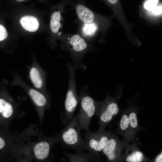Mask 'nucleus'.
Instances as JSON below:
<instances>
[{
	"instance_id": "a878e982",
	"label": "nucleus",
	"mask_w": 162,
	"mask_h": 162,
	"mask_svg": "<svg viewBox=\"0 0 162 162\" xmlns=\"http://www.w3.org/2000/svg\"><path fill=\"white\" fill-rule=\"evenodd\" d=\"M15 1L18 2H21L27 0H15Z\"/></svg>"
},
{
	"instance_id": "f03ea898",
	"label": "nucleus",
	"mask_w": 162,
	"mask_h": 162,
	"mask_svg": "<svg viewBox=\"0 0 162 162\" xmlns=\"http://www.w3.org/2000/svg\"><path fill=\"white\" fill-rule=\"evenodd\" d=\"M67 66L69 71V77L62 117L64 123L65 124L73 118L74 112L79 102V96L77 92L75 75L76 68L70 62L67 64Z\"/></svg>"
},
{
	"instance_id": "5701e85b",
	"label": "nucleus",
	"mask_w": 162,
	"mask_h": 162,
	"mask_svg": "<svg viewBox=\"0 0 162 162\" xmlns=\"http://www.w3.org/2000/svg\"><path fill=\"white\" fill-rule=\"evenodd\" d=\"M5 145V142L4 140L0 137V150L3 148Z\"/></svg>"
},
{
	"instance_id": "423d86ee",
	"label": "nucleus",
	"mask_w": 162,
	"mask_h": 162,
	"mask_svg": "<svg viewBox=\"0 0 162 162\" xmlns=\"http://www.w3.org/2000/svg\"><path fill=\"white\" fill-rule=\"evenodd\" d=\"M29 76L33 84L36 88L45 91V76L44 72L35 67H33L30 70Z\"/></svg>"
},
{
	"instance_id": "f8f14e48",
	"label": "nucleus",
	"mask_w": 162,
	"mask_h": 162,
	"mask_svg": "<svg viewBox=\"0 0 162 162\" xmlns=\"http://www.w3.org/2000/svg\"><path fill=\"white\" fill-rule=\"evenodd\" d=\"M116 145V141L114 139H109L102 151L109 160H113L115 159L116 155L115 152Z\"/></svg>"
},
{
	"instance_id": "6e6552de",
	"label": "nucleus",
	"mask_w": 162,
	"mask_h": 162,
	"mask_svg": "<svg viewBox=\"0 0 162 162\" xmlns=\"http://www.w3.org/2000/svg\"><path fill=\"white\" fill-rule=\"evenodd\" d=\"M50 145L48 141L41 142L37 144L34 148V152L36 158L43 160L48 156L50 152Z\"/></svg>"
},
{
	"instance_id": "4468645a",
	"label": "nucleus",
	"mask_w": 162,
	"mask_h": 162,
	"mask_svg": "<svg viewBox=\"0 0 162 162\" xmlns=\"http://www.w3.org/2000/svg\"><path fill=\"white\" fill-rule=\"evenodd\" d=\"M13 109L12 105L4 100L0 98V114L3 117L8 118L12 115Z\"/></svg>"
},
{
	"instance_id": "b1692460",
	"label": "nucleus",
	"mask_w": 162,
	"mask_h": 162,
	"mask_svg": "<svg viewBox=\"0 0 162 162\" xmlns=\"http://www.w3.org/2000/svg\"><path fill=\"white\" fill-rule=\"evenodd\" d=\"M162 161V153H161L156 157L155 162H161Z\"/></svg>"
},
{
	"instance_id": "a211bd4d",
	"label": "nucleus",
	"mask_w": 162,
	"mask_h": 162,
	"mask_svg": "<svg viewBox=\"0 0 162 162\" xmlns=\"http://www.w3.org/2000/svg\"><path fill=\"white\" fill-rule=\"evenodd\" d=\"M129 125L133 128L137 127L138 122L136 114L134 112H131L128 116Z\"/></svg>"
},
{
	"instance_id": "2eb2a0df",
	"label": "nucleus",
	"mask_w": 162,
	"mask_h": 162,
	"mask_svg": "<svg viewBox=\"0 0 162 162\" xmlns=\"http://www.w3.org/2000/svg\"><path fill=\"white\" fill-rule=\"evenodd\" d=\"M61 19L60 11H55L52 14L50 23V27L51 31L54 33L58 32L61 26L60 21Z\"/></svg>"
},
{
	"instance_id": "20e7f679",
	"label": "nucleus",
	"mask_w": 162,
	"mask_h": 162,
	"mask_svg": "<svg viewBox=\"0 0 162 162\" xmlns=\"http://www.w3.org/2000/svg\"><path fill=\"white\" fill-rule=\"evenodd\" d=\"M83 136L85 139L86 150L93 153L102 151L109 139L108 134L100 130L98 133L89 130L86 131Z\"/></svg>"
},
{
	"instance_id": "4be33fe9",
	"label": "nucleus",
	"mask_w": 162,
	"mask_h": 162,
	"mask_svg": "<svg viewBox=\"0 0 162 162\" xmlns=\"http://www.w3.org/2000/svg\"><path fill=\"white\" fill-rule=\"evenodd\" d=\"M162 10L161 5H156L151 11L154 15H158L161 14Z\"/></svg>"
},
{
	"instance_id": "393cba45",
	"label": "nucleus",
	"mask_w": 162,
	"mask_h": 162,
	"mask_svg": "<svg viewBox=\"0 0 162 162\" xmlns=\"http://www.w3.org/2000/svg\"><path fill=\"white\" fill-rule=\"evenodd\" d=\"M109 3L111 4H114L116 3L118 1V0H106Z\"/></svg>"
},
{
	"instance_id": "9b49d317",
	"label": "nucleus",
	"mask_w": 162,
	"mask_h": 162,
	"mask_svg": "<svg viewBox=\"0 0 162 162\" xmlns=\"http://www.w3.org/2000/svg\"><path fill=\"white\" fill-rule=\"evenodd\" d=\"M28 92L36 105L43 108L45 107L47 104V100L44 94L32 88H29Z\"/></svg>"
},
{
	"instance_id": "6ab92c4d",
	"label": "nucleus",
	"mask_w": 162,
	"mask_h": 162,
	"mask_svg": "<svg viewBox=\"0 0 162 162\" xmlns=\"http://www.w3.org/2000/svg\"><path fill=\"white\" fill-rule=\"evenodd\" d=\"M129 125L128 116L127 115L123 114L122 117L120 122V127L123 130H127Z\"/></svg>"
},
{
	"instance_id": "7ed1b4c3",
	"label": "nucleus",
	"mask_w": 162,
	"mask_h": 162,
	"mask_svg": "<svg viewBox=\"0 0 162 162\" xmlns=\"http://www.w3.org/2000/svg\"><path fill=\"white\" fill-rule=\"evenodd\" d=\"M88 87L85 86L80 90L79 96L80 104V111L77 115L80 130H89L92 118L95 114L97 105L94 100L88 93Z\"/></svg>"
},
{
	"instance_id": "1a4fd4ad",
	"label": "nucleus",
	"mask_w": 162,
	"mask_h": 162,
	"mask_svg": "<svg viewBox=\"0 0 162 162\" xmlns=\"http://www.w3.org/2000/svg\"><path fill=\"white\" fill-rule=\"evenodd\" d=\"M69 42L71 46V50L75 53L82 52L88 47L86 42L78 34L73 36L70 39Z\"/></svg>"
},
{
	"instance_id": "ddd939ff",
	"label": "nucleus",
	"mask_w": 162,
	"mask_h": 162,
	"mask_svg": "<svg viewBox=\"0 0 162 162\" xmlns=\"http://www.w3.org/2000/svg\"><path fill=\"white\" fill-rule=\"evenodd\" d=\"M64 154L69 162H89L92 160L93 153L89 152L87 154L81 153L72 154L67 152H64Z\"/></svg>"
},
{
	"instance_id": "9d476101",
	"label": "nucleus",
	"mask_w": 162,
	"mask_h": 162,
	"mask_svg": "<svg viewBox=\"0 0 162 162\" xmlns=\"http://www.w3.org/2000/svg\"><path fill=\"white\" fill-rule=\"evenodd\" d=\"M20 22L24 29L30 32H35L39 26L38 19L32 16H26L22 17L20 20Z\"/></svg>"
},
{
	"instance_id": "39448f33",
	"label": "nucleus",
	"mask_w": 162,
	"mask_h": 162,
	"mask_svg": "<svg viewBox=\"0 0 162 162\" xmlns=\"http://www.w3.org/2000/svg\"><path fill=\"white\" fill-rule=\"evenodd\" d=\"M119 111L117 104L113 102L106 100L100 106L98 112L99 116L100 129H102L112 119L113 116L116 115Z\"/></svg>"
},
{
	"instance_id": "f257e3e1",
	"label": "nucleus",
	"mask_w": 162,
	"mask_h": 162,
	"mask_svg": "<svg viewBox=\"0 0 162 162\" xmlns=\"http://www.w3.org/2000/svg\"><path fill=\"white\" fill-rule=\"evenodd\" d=\"M77 115L69 122L62 130L60 140L66 147L76 150L77 153H81L86 150L85 140L82 138Z\"/></svg>"
},
{
	"instance_id": "412c9836",
	"label": "nucleus",
	"mask_w": 162,
	"mask_h": 162,
	"mask_svg": "<svg viewBox=\"0 0 162 162\" xmlns=\"http://www.w3.org/2000/svg\"><path fill=\"white\" fill-rule=\"evenodd\" d=\"M8 35L6 29L3 26L0 24V41L5 40Z\"/></svg>"
},
{
	"instance_id": "dca6fc26",
	"label": "nucleus",
	"mask_w": 162,
	"mask_h": 162,
	"mask_svg": "<svg viewBox=\"0 0 162 162\" xmlns=\"http://www.w3.org/2000/svg\"><path fill=\"white\" fill-rule=\"evenodd\" d=\"M97 25L93 22L85 23L82 28V31L84 35L91 36L93 35L97 29Z\"/></svg>"
},
{
	"instance_id": "f3484780",
	"label": "nucleus",
	"mask_w": 162,
	"mask_h": 162,
	"mask_svg": "<svg viewBox=\"0 0 162 162\" xmlns=\"http://www.w3.org/2000/svg\"><path fill=\"white\" fill-rule=\"evenodd\" d=\"M143 158L142 153L140 151H136L128 156L126 160L129 162H139L141 161Z\"/></svg>"
},
{
	"instance_id": "aec40b11",
	"label": "nucleus",
	"mask_w": 162,
	"mask_h": 162,
	"mask_svg": "<svg viewBox=\"0 0 162 162\" xmlns=\"http://www.w3.org/2000/svg\"><path fill=\"white\" fill-rule=\"evenodd\" d=\"M158 0H147L144 4V7L146 9L151 11L157 4Z\"/></svg>"
},
{
	"instance_id": "0eeeda50",
	"label": "nucleus",
	"mask_w": 162,
	"mask_h": 162,
	"mask_svg": "<svg viewBox=\"0 0 162 162\" xmlns=\"http://www.w3.org/2000/svg\"><path fill=\"white\" fill-rule=\"evenodd\" d=\"M76 10L79 19L85 23L92 22L94 19L92 12L84 5L79 4L76 5Z\"/></svg>"
}]
</instances>
